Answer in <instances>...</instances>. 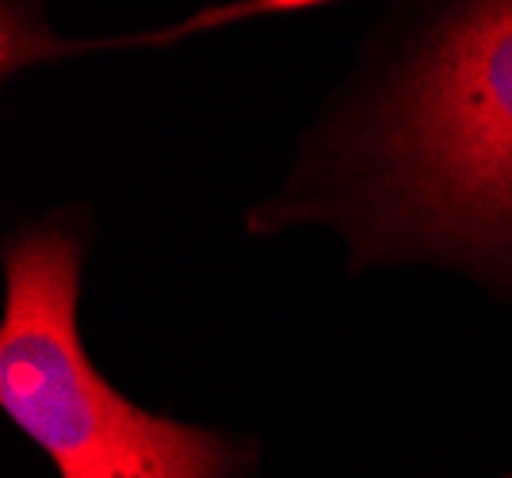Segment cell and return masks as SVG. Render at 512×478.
I'll return each instance as SVG.
<instances>
[{
	"instance_id": "obj_1",
	"label": "cell",
	"mask_w": 512,
	"mask_h": 478,
	"mask_svg": "<svg viewBox=\"0 0 512 478\" xmlns=\"http://www.w3.org/2000/svg\"><path fill=\"white\" fill-rule=\"evenodd\" d=\"M329 211L360 257L432 253L512 272V4H470L348 134Z\"/></svg>"
},
{
	"instance_id": "obj_3",
	"label": "cell",
	"mask_w": 512,
	"mask_h": 478,
	"mask_svg": "<svg viewBox=\"0 0 512 478\" xmlns=\"http://www.w3.org/2000/svg\"><path fill=\"white\" fill-rule=\"evenodd\" d=\"M509 478H512V475H509Z\"/></svg>"
},
{
	"instance_id": "obj_2",
	"label": "cell",
	"mask_w": 512,
	"mask_h": 478,
	"mask_svg": "<svg viewBox=\"0 0 512 478\" xmlns=\"http://www.w3.org/2000/svg\"><path fill=\"white\" fill-rule=\"evenodd\" d=\"M85 226L27 222L4 241L0 410L43 448L58 478H245L256 448L127 402L77 329Z\"/></svg>"
}]
</instances>
